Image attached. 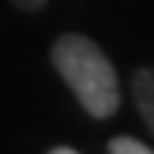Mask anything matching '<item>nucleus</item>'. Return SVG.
<instances>
[{"instance_id": "f257e3e1", "label": "nucleus", "mask_w": 154, "mask_h": 154, "mask_svg": "<svg viewBox=\"0 0 154 154\" xmlns=\"http://www.w3.org/2000/svg\"><path fill=\"white\" fill-rule=\"evenodd\" d=\"M51 63L88 116L107 120L120 110V79L97 41L79 32H63L51 44Z\"/></svg>"}, {"instance_id": "f03ea898", "label": "nucleus", "mask_w": 154, "mask_h": 154, "mask_svg": "<svg viewBox=\"0 0 154 154\" xmlns=\"http://www.w3.org/2000/svg\"><path fill=\"white\" fill-rule=\"evenodd\" d=\"M129 88H132V104H135L145 129L154 135V66H138L132 72Z\"/></svg>"}, {"instance_id": "7ed1b4c3", "label": "nucleus", "mask_w": 154, "mask_h": 154, "mask_svg": "<svg viewBox=\"0 0 154 154\" xmlns=\"http://www.w3.org/2000/svg\"><path fill=\"white\" fill-rule=\"evenodd\" d=\"M107 151L110 154H154V148H148L145 142H138L132 135H113L107 142Z\"/></svg>"}, {"instance_id": "20e7f679", "label": "nucleus", "mask_w": 154, "mask_h": 154, "mask_svg": "<svg viewBox=\"0 0 154 154\" xmlns=\"http://www.w3.org/2000/svg\"><path fill=\"white\" fill-rule=\"evenodd\" d=\"M10 3L16 6L19 13H38V10H44L47 0H10Z\"/></svg>"}, {"instance_id": "39448f33", "label": "nucleus", "mask_w": 154, "mask_h": 154, "mask_svg": "<svg viewBox=\"0 0 154 154\" xmlns=\"http://www.w3.org/2000/svg\"><path fill=\"white\" fill-rule=\"evenodd\" d=\"M47 154H79L75 148H66V145H60V148H51Z\"/></svg>"}]
</instances>
